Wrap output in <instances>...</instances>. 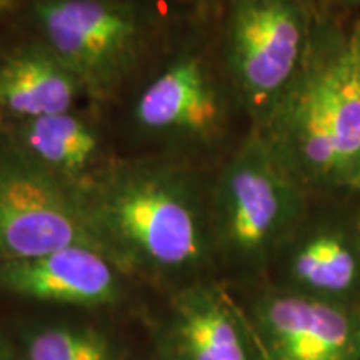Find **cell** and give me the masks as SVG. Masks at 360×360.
Segmentation results:
<instances>
[{
    "label": "cell",
    "instance_id": "1",
    "mask_svg": "<svg viewBox=\"0 0 360 360\" xmlns=\"http://www.w3.org/2000/svg\"><path fill=\"white\" fill-rule=\"evenodd\" d=\"M209 186L179 160L112 159L79 197L98 245L125 276L184 287L215 255Z\"/></svg>",
    "mask_w": 360,
    "mask_h": 360
},
{
    "label": "cell",
    "instance_id": "2",
    "mask_svg": "<svg viewBox=\"0 0 360 360\" xmlns=\"http://www.w3.org/2000/svg\"><path fill=\"white\" fill-rule=\"evenodd\" d=\"M259 132L309 193L360 191V82L337 12L322 13L305 65Z\"/></svg>",
    "mask_w": 360,
    "mask_h": 360
},
{
    "label": "cell",
    "instance_id": "3",
    "mask_svg": "<svg viewBox=\"0 0 360 360\" xmlns=\"http://www.w3.org/2000/svg\"><path fill=\"white\" fill-rule=\"evenodd\" d=\"M310 0H227L220 69L249 129H262L305 65L322 13Z\"/></svg>",
    "mask_w": 360,
    "mask_h": 360
},
{
    "label": "cell",
    "instance_id": "4",
    "mask_svg": "<svg viewBox=\"0 0 360 360\" xmlns=\"http://www.w3.org/2000/svg\"><path fill=\"white\" fill-rule=\"evenodd\" d=\"M309 199L281 169L259 130L249 129L210 179L215 254L245 267L264 265L289 237Z\"/></svg>",
    "mask_w": 360,
    "mask_h": 360
},
{
    "label": "cell",
    "instance_id": "5",
    "mask_svg": "<svg viewBox=\"0 0 360 360\" xmlns=\"http://www.w3.org/2000/svg\"><path fill=\"white\" fill-rule=\"evenodd\" d=\"M42 40L94 101L112 98L141 62L147 42L142 13L124 0H37Z\"/></svg>",
    "mask_w": 360,
    "mask_h": 360
},
{
    "label": "cell",
    "instance_id": "6",
    "mask_svg": "<svg viewBox=\"0 0 360 360\" xmlns=\"http://www.w3.org/2000/svg\"><path fill=\"white\" fill-rule=\"evenodd\" d=\"M72 245L102 250L79 193L8 143L0 150V262L39 257Z\"/></svg>",
    "mask_w": 360,
    "mask_h": 360
},
{
    "label": "cell",
    "instance_id": "7",
    "mask_svg": "<svg viewBox=\"0 0 360 360\" xmlns=\"http://www.w3.org/2000/svg\"><path fill=\"white\" fill-rule=\"evenodd\" d=\"M233 107L222 69H215L205 53L188 49L143 87L132 119L139 132L154 141L210 148L227 135Z\"/></svg>",
    "mask_w": 360,
    "mask_h": 360
},
{
    "label": "cell",
    "instance_id": "8",
    "mask_svg": "<svg viewBox=\"0 0 360 360\" xmlns=\"http://www.w3.org/2000/svg\"><path fill=\"white\" fill-rule=\"evenodd\" d=\"M310 193L302 217L274 257H281L285 290L330 300L360 287V209L345 214L355 193Z\"/></svg>",
    "mask_w": 360,
    "mask_h": 360
},
{
    "label": "cell",
    "instance_id": "9",
    "mask_svg": "<svg viewBox=\"0 0 360 360\" xmlns=\"http://www.w3.org/2000/svg\"><path fill=\"white\" fill-rule=\"evenodd\" d=\"M125 277L109 255L89 245L0 262V292L65 307L97 309L119 304L125 295Z\"/></svg>",
    "mask_w": 360,
    "mask_h": 360
},
{
    "label": "cell",
    "instance_id": "10",
    "mask_svg": "<svg viewBox=\"0 0 360 360\" xmlns=\"http://www.w3.org/2000/svg\"><path fill=\"white\" fill-rule=\"evenodd\" d=\"M270 360H347L352 322L340 305L292 290H274L255 307Z\"/></svg>",
    "mask_w": 360,
    "mask_h": 360
},
{
    "label": "cell",
    "instance_id": "11",
    "mask_svg": "<svg viewBox=\"0 0 360 360\" xmlns=\"http://www.w3.org/2000/svg\"><path fill=\"white\" fill-rule=\"evenodd\" d=\"M232 300L215 283L180 287L170 300L164 354L172 360H250Z\"/></svg>",
    "mask_w": 360,
    "mask_h": 360
},
{
    "label": "cell",
    "instance_id": "12",
    "mask_svg": "<svg viewBox=\"0 0 360 360\" xmlns=\"http://www.w3.org/2000/svg\"><path fill=\"white\" fill-rule=\"evenodd\" d=\"M7 132L15 150L77 193L112 160L103 154L97 125L75 110L40 117Z\"/></svg>",
    "mask_w": 360,
    "mask_h": 360
},
{
    "label": "cell",
    "instance_id": "13",
    "mask_svg": "<svg viewBox=\"0 0 360 360\" xmlns=\"http://www.w3.org/2000/svg\"><path fill=\"white\" fill-rule=\"evenodd\" d=\"M84 89L44 40L27 44L0 64V129L74 110Z\"/></svg>",
    "mask_w": 360,
    "mask_h": 360
},
{
    "label": "cell",
    "instance_id": "14",
    "mask_svg": "<svg viewBox=\"0 0 360 360\" xmlns=\"http://www.w3.org/2000/svg\"><path fill=\"white\" fill-rule=\"evenodd\" d=\"M20 360H124L120 345L105 328L89 322H40L20 328Z\"/></svg>",
    "mask_w": 360,
    "mask_h": 360
},
{
    "label": "cell",
    "instance_id": "15",
    "mask_svg": "<svg viewBox=\"0 0 360 360\" xmlns=\"http://www.w3.org/2000/svg\"><path fill=\"white\" fill-rule=\"evenodd\" d=\"M347 29H349L350 51H352L355 70H357V77L360 82V15L354 17L352 22H349Z\"/></svg>",
    "mask_w": 360,
    "mask_h": 360
},
{
    "label": "cell",
    "instance_id": "16",
    "mask_svg": "<svg viewBox=\"0 0 360 360\" xmlns=\"http://www.w3.org/2000/svg\"><path fill=\"white\" fill-rule=\"evenodd\" d=\"M0 360H20L13 340L2 330H0Z\"/></svg>",
    "mask_w": 360,
    "mask_h": 360
},
{
    "label": "cell",
    "instance_id": "17",
    "mask_svg": "<svg viewBox=\"0 0 360 360\" xmlns=\"http://www.w3.org/2000/svg\"><path fill=\"white\" fill-rule=\"evenodd\" d=\"M335 12H352L360 11V0H335Z\"/></svg>",
    "mask_w": 360,
    "mask_h": 360
},
{
    "label": "cell",
    "instance_id": "18",
    "mask_svg": "<svg viewBox=\"0 0 360 360\" xmlns=\"http://www.w3.org/2000/svg\"><path fill=\"white\" fill-rule=\"evenodd\" d=\"M310 2H314L315 6H317L321 11H327V12H335L334 7H335V0H310Z\"/></svg>",
    "mask_w": 360,
    "mask_h": 360
},
{
    "label": "cell",
    "instance_id": "19",
    "mask_svg": "<svg viewBox=\"0 0 360 360\" xmlns=\"http://www.w3.org/2000/svg\"><path fill=\"white\" fill-rule=\"evenodd\" d=\"M13 4H15V0H0V15L8 11H12Z\"/></svg>",
    "mask_w": 360,
    "mask_h": 360
},
{
    "label": "cell",
    "instance_id": "20",
    "mask_svg": "<svg viewBox=\"0 0 360 360\" xmlns=\"http://www.w3.org/2000/svg\"><path fill=\"white\" fill-rule=\"evenodd\" d=\"M197 2H199L200 6H205V4H210V0H197Z\"/></svg>",
    "mask_w": 360,
    "mask_h": 360
},
{
    "label": "cell",
    "instance_id": "21",
    "mask_svg": "<svg viewBox=\"0 0 360 360\" xmlns=\"http://www.w3.org/2000/svg\"><path fill=\"white\" fill-rule=\"evenodd\" d=\"M160 360H172V359H169V357H165V355H162Z\"/></svg>",
    "mask_w": 360,
    "mask_h": 360
},
{
    "label": "cell",
    "instance_id": "22",
    "mask_svg": "<svg viewBox=\"0 0 360 360\" xmlns=\"http://www.w3.org/2000/svg\"><path fill=\"white\" fill-rule=\"evenodd\" d=\"M359 224H360V222H359Z\"/></svg>",
    "mask_w": 360,
    "mask_h": 360
}]
</instances>
